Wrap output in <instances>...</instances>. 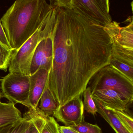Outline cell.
I'll return each instance as SVG.
<instances>
[{
	"label": "cell",
	"mask_w": 133,
	"mask_h": 133,
	"mask_svg": "<svg viewBox=\"0 0 133 133\" xmlns=\"http://www.w3.org/2000/svg\"><path fill=\"white\" fill-rule=\"evenodd\" d=\"M39 102V107L38 108L42 113L47 117L53 116L54 112L59 107L58 103L54 98L47 84Z\"/></svg>",
	"instance_id": "cell-13"
},
{
	"label": "cell",
	"mask_w": 133,
	"mask_h": 133,
	"mask_svg": "<svg viewBox=\"0 0 133 133\" xmlns=\"http://www.w3.org/2000/svg\"><path fill=\"white\" fill-rule=\"evenodd\" d=\"M93 99V98H92ZM97 108V112L105 119L116 133H131L123 125L112 109L93 99Z\"/></svg>",
	"instance_id": "cell-11"
},
{
	"label": "cell",
	"mask_w": 133,
	"mask_h": 133,
	"mask_svg": "<svg viewBox=\"0 0 133 133\" xmlns=\"http://www.w3.org/2000/svg\"><path fill=\"white\" fill-rule=\"evenodd\" d=\"M52 34L43 39L36 46L30 64V76L40 70H45L49 73L51 70L53 59Z\"/></svg>",
	"instance_id": "cell-7"
},
{
	"label": "cell",
	"mask_w": 133,
	"mask_h": 133,
	"mask_svg": "<svg viewBox=\"0 0 133 133\" xmlns=\"http://www.w3.org/2000/svg\"><path fill=\"white\" fill-rule=\"evenodd\" d=\"M38 31L17 51H14L9 66L10 73L30 76L31 61L36 46L44 38L52 33L56 20V10Z\"/></svg>",
	"instance_id": "cell-3"
},
{
	"label": "cell",
	"mask_w": 133,
	"mask_h": 133,
	"mask_svg": "<svg viewBox=\"0 0 133 133\" xmlns=\"http://www.w3.org/2000/svg\"><path fill=\"white\" fill-rule=\"evenodd\" d=\"M56 4L72 9L103 26L112 22L109 0H56Z\"/></svg>",
	"instance_id": "cell-5"
},
{
	"label": "cell",
	"mask_w": 133,
	"mask_h": 133,
	"mask_svg": "<svg viewBox=\"0 0 133 133\" xmlns=\"http://www.w3.org/2000/svg\"><path fill=\"white\" fill-rule=\"evenodd\" d=\"M1 98H5L14 105L21 103L28 107L30 91V76L9 73L1 80Z\"/></svg>",
	"instance_id": "cell-6"
},
{
	"label": "cell",
	"mask_w": 133,
	"mask_h": 133,
	"mask_svg": "<svg viewBox=\"0 0 133 133\" xmlns=\"http://www.w3.org/2000/svg\"><path fill=\"white\" fill-rule=\"evenodd\" d=\"M84 110L83 101L79 97L57 108L53 116L65 126L74 127L84 121Z\"/></svg>",
	"instance_id": "cell-8"
},
{
	"label": "cell",
	"mask_w": 133,
	"mask_h": 133,
	"mask_svg": "<svg viewBox=\"0 0 133 133\" xmlns=\"http://www.w3.org/2000/svg\"><path fill=\"white\" fill-rule=\"evenodd\" d=\"M0 43L8 50H13L8 40L6 33L0 21ZM14 51V50H13Z\"/></svg>",
	"instance_id": "cell-21"
},
{
	"label": "cell",
	"mask_w": 133,
	"mask_h": 133,
	"mask_svg": "<svg viewBox=\"0 0 133 133\" xmlns=\"http://www.w3.org/2000/svg\"><path fill=\"white\" fill-rule=\"evenodd\" d=\"M1 92H0V99H1Z\"/></svg>",
	"instance_id": "cell-24"
},
{
	"label": "cell",
	"mask_w": 133,
	"mask_h": 133,
	"mask_svg": "<svg viewBox=\"0 0 133 133\" xmlns=\"http://www.w3.org/2000/svg\"><path fill=\"white\" fill-rule=\"evenodd\" d=\"M80 133H102L101 128L96 124H93L84 121L80 124L71 127Z\"/></svg>",
	"instance_id": "cell-19"
},
{
	"label": "cell",
	"mask_w": 133,
	"mask_h": 133,
	"mask_svg": "<svg viewBox=\"0 0 133 133\" xmlns=\"http://www.w3.org/2000/svg\"><path fill=\"white\" fill-rule=\"evenodd\" d=\"M50 2L56 9V20L47 84L59 108L81 97L92 76L109 65L112 43L104 26Z\"/></svg>",
	"instance_id": "cell-1"
},
{
	"label": "cell",
	"mask_w": 133,
	"mask_h": 133,
	"mask_svg": "<svg viewBox=\"0 0 133 133\" xmlns=\"http://www.w3.org/2000/svg\"><path fill=\"white\" fill-rule=\"evenodd\" d=\"M54 9L52 4L45 0L15 1L1 21L13 50H18L49 17Z\"/></svg>",
	"instance_id": "cell-2"
},
{
	"label": "cell",
	"mask_w": 133,
	"mask_h": 133,
	"mask_svg": "<svg viewBox=\"0 0 133 133\" xmlns=\"http://www.w3.org/2000/svg\"><path fill=\"white\" fill-rule=\"evenodd\" d=\"M49 72L40 70L30 76V91L28 108L35 110L38 108L40 98L48 81Z\"/></svg>",
	"instance_id": "cell-10"
},
{
	"label": "cell",
	"mask_w": 133,
	"mask_h": 133,
	"mask_svg": "<svg viewBox=\"0 0 133 133\" xmlns=\"http://www.w3.org/2000/svg\"><path fill=\"white\" fill-rule=\"evenodd\" d=\"M123 125L130 132L133 133V119L132 116L127 112L123 111L112 109Z\"/></svg>",
	"instance_id": "cell-20"
},
{
	"label": "cell",
	"mask_w": 133,
	"mask_h": 133,
	"mask_svg": "<svg viewBox=\"0 0 133 133\" xmlns=\"http://www.w3.org/2000/svg\"><path fill=\"white\" fill-rule=\"evenodd\" d=\"M14 125V124H10L0 128V133H7L10 129L12 128Z\"/></svg>",
	"instance_id": "cell-23"
},
{
	"label": "cell",
	"mask_w": 133,
	"mask_h": 133,
	"mask_svg": "<svg viewBox=\"0 0 133 133\" xmlns=\"http://www.w3.org/2000/svg\"><path fill=\"white\" fill-rule=\"evenodd\" d=\"M34 110L29 109V110L24 114L22 119L15 124L7 133H24L30 125Z\"/></svg>",
	"instance_id": "cell-15"
},
{
	"label": "cell",
	"mask_w": 133,
	"mask_h": 133,
	"mask_svg": "<svg viewBox=\"0 0 133 133\" xmlns=\"http://www.w3.org/2000/svg\"><path fill=\"white\" fill-rule=\"evenodd\" d=\"M82 95L84 97L83 102L84 110L93 116L96 115L98 110L96 105L92 97L91 92L90 89L87 87Z\"/></svg>",
	"instance_id": "cell-16"
},
{
	"label": "cell",
	"mask_w": 133,
	"mask_h": 133,
	"mask_svg": "<svg viewBox=\"0 0 133 133\" xmlns=\"http://www.w3.org/2000/svg\"><path fill=\"white\" fill-rule=\"evenodd\" d=\"M21 113L13 103L0 101V128L15 124L22 119Z\"/></svg>",
	"instance_id": "cell-12"
},
{
	"label": "cell",
	"mask_w": 133,
	"mask_h": 133,
	"mask_svg": "<svg viewBox=\"0 0 133 133\" xmlns=\"http://www.w3.org/2000/svg\"><path fill=\"white\" fill-rule=\"evenodd\" d=\"M87 87L91 92L99 89L114 90L128 102H133V81L110 64L95 74L89 82Z\"/></svg>",
	"instance_id": "cell-4"
},
{
	"label": "cell",
	"mask_w": 133,
	"mask_h": 133,
	"mask_svg": "<svg viewBox=\"0 0 133 133\" xmlns=\"http://www.w3.org/2000/svg\"><path fill=\"white\" fill-rule=\"evenodd\" d=\"M59 127L53 117H47L40 133H60Z\"/></svg>",
	"instance_id": "cell-18"
},
{
	"label": "cell",
	"mask_w": 133,
	"mask_h": 133,
	"mask_svg": "<svg viewBox=\"0 0 133 133\" xmlns=\"http://www.w3.org/2000/svg\"><path fill=\"white\" fill-rule=\"evenodd\" d=\"M59 129L60 133H80L71 127L59 126Z\"/></svg>",
	"instance_id": "cell-22"
},
{
	"label": "cell",
	"mask_w": 133,
	"mask_h": 133,
	"mask_svg": "<svg viewBox=\"0 0 133 133\" xmlns=\"http://www.w3.org/2000/svg\"><path fill=\"white\" fill-rule=\"evenodd\" d=\"M13 51L7 49L0 43V70L7 71Z\"/></svg>",
	"instance_id": "cell-17"
},
{
	"label": "cell",
	"mask_w": 133,
	"mask_h": 133,
	"mask_svg": "<svg viewBox=\"0 0 133 133\" xmlns=\"http://www.w3.org/2000/svg\"><path fill=\"white\" fill-rule=\"evenodd\" d=\"M92 98L112 109L127 111L130 102L114 90L109 89H99L91 92Z\"/></svg>",
	"instance_id": "cell-9"
},
{
	"label": "cell",
	"mask_w": 133,
	"mask_h": 133,
	"mask_svg": "<svg viewBox=\"0 0 133 133\" xmlns=\"http://www.w3.org/2000/svg\"><path fill=\"white\" fill-rule=\"evenodd\" d=\"M47 117L38 107L34 110L30 125L24 133H40Z\"/></svg>",
	"instance_id": "cell-14"
}]
</instances>
